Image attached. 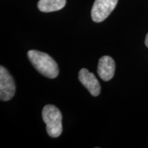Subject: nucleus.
Instances as JSON below:
<instances>
[{
  "label": "nucleus",
  "mask_w": 148,
  "mask_h": 148,
  "mask_svg": "<svg viewBox=\"0 0 148 148\" xmlns=\"http://www.w3.org/2000/svg\"><path fill=\"white\" fill-rule=\"evenodd\" d=\"M15 93L14 79L9 72L3 66H0V99L1 101H8Z\"/></svg>",
  "instance_id": "obj_4"
},
{
  "label": "nucleus",
  "mask_w": 148,
  "mask_h": 148,
  "mask_svg": "<svg viewBox=\"0 0 148 148\" xmlns=\"http://www.w3.org/2000/svg\"><path fill=\"white\" fill-rule=\"evenodd\" d=\"M145 44L146 45V47L148 48V33L146 35V37H145Z\"/></svg>",
  "instance_id": "obj_8"
},
{
  "label": "nucleus",
  "mask_w": 148,
  "mask_h": 148,
  "mask_svg": "<svg viewBox=\"0 0 148 148\" xmlns=\"http://www.w3.org/2000/svg\"><path fill=\"white\" fill-rule=\"evenodd\" d=\"M78 78L79 82L94 97H97L101 92V86L98 79L87 69L83 68L79 71Z\"/></svg>",
  "instance_id": "obj_5"
},
{
  "label": "nucleus",
  "mask_w": 148,
  "mask_h": 148,
  "mask_svg": "<svg viewBox=\"0 0 148 148\" xmlns=\"http://www.w3.org/2000/svg\"><path fill=\"white\" fill-rule=\"evenodd\" d=\"M27 56L35 69L42 75L48 78H55L58 75V64L47 53L37 50H29Z\"/></svg>",
  "instance_id": "obj_1"
},
{
  "label": "nucleus",
  "mask_w": 148,
  "mask_h": 148,
  "mask_svg": "<svg viewBox=\"0 0 148 148\" xmlns=\"http://www.w3.org/2000/svg\"><path fill=\"white\" fill-rule=\"evenodd\" d=\"M118 0H95L91 10L92 21L99 23L104 21L116 7Z\"/></svg>",
  "instance_id": "obj_3"
},
{
  "label": "nucleus",
  "mask_w": 148,
  "mask_h": 148,
  "mask_svg": "<svg viewBox=\"0 0 148 148\" xmlns=\"http://www.w3.org/2000/svg\"><path fill=\"white\" fill-rule=\"evenodd\" d=\"M42 116L49 136L52 138L58 137L62 131V116L60 110L53 105H46L42 109Z\"/></svg>",
  "instance_id": "obj_2"
},
{
  "label": "nucleus",
  "mask_w": 148,
  "mask_h": 148,
  "mask_svg": "<svg viewBox=\"0 0 148 148\" xmlns=\"http://www.w3.org/2000/svg\"><path fill=\"white\" fill-rule=\"evenodd\" d=\"M115 71V62L108 56H103L99 60L97 73L103 81H109L113 77Z\"/></svg>",
  "instance_id": "obj_6"
},
{
  "label": "nucleus",
  "mask_w": 148,
  "mask_h": 148,
  "mask_svg": "<svg viewBox=\"0 0 148 148\" xmlns=\"http://www.w3.org/2000/svg\"><path fill=\"white\" fill-rule=\"evenodd\" d=\"M66 4V0H39L38 8L42 12H51L63 8Z\"/></svg>",
  "instance_id": "obj_7"
}]
</instances>
